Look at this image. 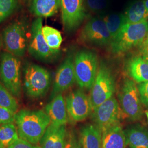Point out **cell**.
Returning a JSON list of instances; mask_svg holds the SVG:
<instances>
[{
	"mask_svg": "<svg viewBox=\"0 0 148 148\" xmlns=\"http://www.w3.org/2000/svg\"><path fill=\"white\" fill-rule=\"evenodd\" d=\"M102 148H126L124 130L118 123L101 132Z\"/></svg>",
	"mask_w": 148,
	"mask_h": 148,
	"instance_id": "obj_17",
	"label": "cell"
},
{
	"mask_svg": "<svg viewBox=\"0 0 148 148\" xmlns=\"http://www.w3.org/2000/svg\"><path fill=\"white\" fill-rule=\"evenodd\" d=\"M0 77L5 88L16 97L21 92V62L10 53L2 56L0 65Z\"/></svg>",
	"mask_w": 148,
	"mask_h": 148,
	"instance_id": "obj_6",
	"label": "cell"
},
{
	"mask_svg": "<svg viewBox=\"0 0 148 148\" xmlns=\"http://www.w3.org/2000/svg\"><path fill=\"white\" fill-rule=\"evenodd\" d=\"M126 71L136 83L148 81V63L142 56H135L130 59L126 64Z\"/></svg>",
	"mask_w": 148,
	"mask_h": 148,
	"instance_id": "obj_18",
	"label": "cell"
},
{
	"mask_svg": "<svg viewBox=\"0 0 148 148\" xmlns=\"http://www.w3.org/2000/svg\"><path fill=\"white\" fill-rule=\"evenodd\" d=\"M0 46H1V42H0Z\"/></svg>",
	"mask_w": 148,
	"mask_h": 148,
	"instance_id": "obj_39",
	"label": "cell"
},
{
	"mask_svg": "<svg viewBox=\"0 0 148 148\" xmlns=\"http://www.w3.org/2000/svg\"><path fill=\"white\" fill-rule=\"evenodd\" d=\"M16 114L9 109L0 106V125L13 123L15 122Z\"/></svg>",
	"mask_w": 148,
	"mask_h": 148,
	"instance_id": "obj_29",
	"label": "cell"
},
{
	"mask_svg": "<svg viewBox=\"0 0 148 148\" xmlns=\"http://www.w3.org/2000/svg\"><path fill=\"white\" fill-rule=\"evenodd\" d=\"M60 0H32L30 10L38 17H50L57 13Z\"/></svg>",
	"mask_w": 148,
	"mask_h": 148,
	"instance_id": "obj_21",
	"label": "cell"
},
{
	"mask_svg": "<svg viewBox=\"0 0 148 148\" xmlns=\"http://www.w3.org/2000/svg\"><path fill=\"white\" fill-rule=\"evenodd\" d=\"M148 34V21L126 23L110 43L111 52L115 54L125 53L133 48L141 46Z\"/></svg>",
	"mask_w": 148,
	"mask_h": 148,
	"instance_id": "obj_2",
	"label": "cell"
},
{
	"mask_svg": "<svg viewBox=\"0 0 148 148\" xmlns=\"http://www.w3.org/2000/svg\"><path fill=\"white\" fill-rule=\"evenodd\" d=\"M143 44L148 46V35L147 36L146 38H145V41H144V42H143Z\"/></svg>",
	"mask_w": 148,
	"mask_h": 148,
	"instance_id": "obj_35",
	"label": "cell"
},
{
	"mask_svg": "<svg viewBox=\"0 0 148 148\" xmlns=\"http://www.w3.org/2000/svg\"><path fill=\"white\" fill-rule=\"evenodd\" d=\"M144 4H145V8L147 9V11L148 12V0H145L144 1Z\"/></svg>",
	"mask_w": 148,
	"mask_h": 148,
	"instance_id": "obj_34",
	"label": "cell"
},
{
	"mask_svg": "<svg viewBox=\"0 0 148 148\" xmlns=\"http://www.w3.org/2000/svg\"><path fill=\"white\" fill-rule=\"evenodd\" d=\"M42 27V18L39 17L33 21L29 51L34 57L46 59L57 54L59 50H54L48 46L43 35Z\"/></svg>",
	"mask_w": 148,
	"mask_h": 148,
	"instance_id": "obj_13",
	"label": "cell"
},
{
	"mask_svg": "<svg viewBox=\"0 0 148 148\" xmlns=\"http://www.w3.org/2000/svg\"><path fill=\"white\" fill-rule=\"evenodd\" d=\"M18 5V0H0V23L11 16Z\"/></svg>",
	"mask_w": 148,
	"mask_h": 148,
	"instance_id": "obj_27",
	"label": "cell"
},
{
	"mask_svg": "<svg viewBox=\"0 0 148 148\" xmlns=\"http://www.w3.org/2000/svg\"><path fill=\"white\" fill-rule=\"evenodd\" d=\"M10 148H41V147L32 144L23 139L19 138Z\"/></svg>",
	"mask_w": 148,
	"mask_h": 148,
	"instance_id": "obj_32",
	"label": "cell"
},
{
	"mask_svg": "<svg viewBox=\"0 0 148 148\" xmlns=\"http://www.w3.org/2000/svg\"><path fill=\"white\" fill-rule=\"evenodd\" d=\"M126 23L136 24L148 21V12L145 8L144 0L133 2L127 7L124 13Z\"/></svg>",
	"mask_w": 148,
	"mask_h": 148,
	"instance_id": "obj_22",
	"label": "cell"
},
{
	"mask_svg": "<svg viewBox=\"0 0 148 148\" xmlns=\"http://www.w3.org/2000/svg\"><path fill=\"white\" fill-rule=\"evenodd\" d=\"M64 148H81L79 139L74 132L67 134Z\"/></svg>",
	"mask_w": 148,
	"mask_h": 148,
	"instance_id": "obj_31",
	"label": "cell"
},
{
	"mask_svg": "<svg viewBox=\"0 0 148 148\" xmlns=\"http://www.w3.org/2000/svg\"><path fill=\"white\" fill-rule=\"evenodd\" d=\"M80 38L85 42L101 47L110 45L112 40L101 18H94L88 21L81 30Z\"/></svg>",
	"mask_w": 148,
	"mask_h": 148,
	"instance_id": "obj_10",
	"label": "cell"
},
{
	"mask_svg": "<svg viewBox=\"0 0 148 148\" xmlns=\"http://www.w3.org/2000/svg\"><path fill=\"white\" fill-rule=\"evenodd\" d=\"M120 108L124 115L132 121L139 120L143 116L142 103L136 83L126 79L122 85L119 95Z\"/></svg>",
	"mask_w": 148,
	"mask_h": 148,
	"instance_id": "obj_5",
	"label": "cell"
},
{
	"mask_svg": "<svg viewBox=\"0 0 148 148\" xmlns=\"http://www.w3.org/2000/svg\"><path fill=\"white\" fill-rule=\"evenodd\" d=\"M76 82L82 89H91L99 68L97 56L92 51H80L74 60Z\"/></svg>",
	"mask_w": 148,
	"mask_h": 148,
	"instance_id": "obj_3",
	"label": "cell"
},
{
	"mask_svg": "<svg viewBox=\"0 0 148 148\" xmlns=\"http://www.w3.org/2000/svg\"><path fill=\"white\" fill-rule=\"evenodd\" d=\"M90 98L92 111L113 97L115 81L110 69L101 62L94 83L91 88Z\"/></svg>",
	"mask_w": 148,
	"mask_h": 148,
	"instance_id": "obj_4",
	"label": "cell"
},
{
	"mask_svg": "<svg viewBox=\"0 0 148 148\" xmlns=\"http://www.w3.org/2000/svg\"><path fill=\"white\" fill-rule=\"evenodd\" d=\"M101 19L106 24L112 39L116 36L122 27L126 23L124 14L120 13L109 14Z\"/></svg>",
	"mask_w": 148,
	"mask_h": 148,
	"instance_id": "obj_23",
	"label": "cell"
},
{
	"mask_svg": "<svg viewBox=\"0 0 148 148\" xmlns=\"http://www.w3.org/2000/svg\"><path fill=\"white\" fill-rule=\"evenodd\" d=\"M42 34L48 46L54 50H59L63 41L61 33L52 27H42Z\"/></svg>",
	"mask_w": 148,
	"mask_h": 148,
	"instance_id": "obj_25",
	"label": "cell"
},
{
	"mask_svg": "<svg viewBox=\"0 0 148 148\" xmlns=\"http://www.w3.org/2000/svg\"><path fill=\"white\" fill-rule=\"evenodd\" d=\"M143 58L148 63V56H142Z\"/></svg>",
	"mask_w": 148,
	"mask_h": 148,
	"instance_id": "obj_36",
	"label": "cell"
},
{
	"mask_svg": "<svg viewBox=\"0 0 148 148\" xmlns=\"http://www.w3.org/2000/svg\"><path fill=\"white\" fill-rule=\"evenodd\" d=\"M92 119L102 132L120 123V109L116 99L112 97L93 110Z\"/></svg>",
	"mask_w": 148,
	"mask_h": 148,
	"instance_id": "obj_8",
	"label": "cell"
},
{
	"mask_svg": "<svg viewBox=\"0 0 148 148\" xmlns=\"http://www.w3.org/2000/svg\"><path fill=\"white\" fill-rule=\"evenodd\" d=\"M51 75L42 67L32 64L27 66L24 75V87L27 95L38 98L44 95L51 84Z\"/></svg>",
	"mask_w": 148,
	"mask_h": 148,
	"instance_id": "obj_7",
	"label": "cell"
},
{
	"mask_svg": "<svg viewBox=\"0 0 148 148\" xmlns=\"http://www.w3.org/2000/svg\"><path fill=\"white\" fill-rule=\"evenodd\" d=\"M15 122L19 138L34 145L41 141L51 124L47 114L40 110H21L16 113Z\"/></svg>",
	"mask_w": 148,
	"mask_h": 148,
	"instance_id": "obj_1",
	"label": "cell"
},
{
	"mask_svg": "<svg viewBox=\"0 0 148 148\" xmlns=\"http://www.w3.org/2000/svg\"><path fill=\"white\" fill-rule=\"evenodd\" d=\"M66 129L65 125L56 126L51 123L40 141L41 148H64Z\"/></svg>",
	"mask_w": 148,
	"mask_h": 148,
	"instance_id": "obj_16",
	"label": "cell"
},
{
	"mask_svg": "<svg viewBox=\"0 0 148 148\" xmlns=\"http://www.w3.org/2000/svg\"><path fill=\"white\" fill-rule=\"evenodd\" d=\"M0 106L5 108L16 114L19 105L16 98L5 86L0 82Z\"/></svg>",
	"mask_w": 148,
	"mask_h": 148,
	"instance_id": "obj_26",
	"label": "cell"
},
{
	"mask_svg": "<svg viewBox=\"0 0 148 148\" xmlns=\"http://www.w3.org/2000/svg\"><path fill=\"white\" fill-rule=\"evenodd\" d=\"M3 42L6 50L14 56H23L26 50L27 39L25 28L21 23L16 22L5 29Z\"/></svg>",
	"mask_w": 148,
	"mask_h": 148,
	"instance_id": "obj_12",
	"label": "cell"
},
{
	"mask_svg": "<svg viewBox=\"0 0 148 148\" xmlns=\"http://www.w3.org/2000/svg\"><path fill=\"white\" fill-rule=\"evenodd\" d=\"M137 86L141 102L148 108V81L138 84Z\"/></svg>",
	"mask_w": 148,
	"mask_h": 148,
	"instance_id": "obj_30",
	"label": "cell"
},
{
	"mask_svg": "<svg viewBox=\"0 0 148 148\" xmlns=\"http://www.w3.org/2000/svg\"><path fill=\"white\" fill-rule=\"evenodd\" d=\"M0 148H2V147L1 146V144H0Z\"/></svg>",
	"mask_w": 148,
	"mask_h": 148,
	"instance_id": "obj_38",
	"label": "cell"
},
{
	"mask_svg": "<svg viewBox=\"0 0 148 148\" xmlns=\"http://www.w3.org/2000/svg\"><path fill=\"white\" fill-rule=\"evenodd\" d=\"M45 112L51 120V123L56 126L65 125L68 122L66 103L62 93L55 96L45 107Z\"/></svg>",
	"mask_w": 148,
	"mask_h": 148,
	"instance_id": "obj_15",
	"label": "cell"
},
{
	"mask_svg": "<svg viewBox=\"0 0 148 148\" xmlns=\"http://www.w3.org/2000/svg\"><path fill=\"white\" fill-rule=\"evenodd\" d=\"M85 5L92 12H101L105 10L108 5V0H84Z\"/></svg>",
	"mask_w": 148,
	"mask_h": 148,
	"instance_id": "obj_28",
	"label": "cell"
},
{
	"mask_svg": "<svg viewBox=\"0 0 148 148\" xmlns=\"http://www.w3.org/2000/svg\"><path fill=\"white\" fill-rule=\"evenodd\" d=\"M76 82L74 60L71 56L65 59L57 70L51 97L53 98L69 89Z\"/></svg>",
	"mask_w": 148,
	"mask_h": 148,
	"instance_id": "obj_14",
	"label": "cell"
},
{
	"mask_svg": "<svg viewBox=\"0 0 148 148\" xmlns=\"http://www.w3.org/2000/svg\"><path fill=\"white\" fill-rule=\"evenodd\" d=\"M145 114H146V115H147V119H148V110L145 112Z\"/></svg>",
	"mask_w": 148,
	"mask_h": 148,
	"instance_id": "obj_37",
	"label": "cell"
},
{
	"mask_svg": "<svg viewBox=\"0 0 148 148\" xmlns=\"http://www.w3.org/2000/svg\"><path fill=\"white\" fill-rule=\"evenodd\" d=\"M140 48V53L143 54V56H148V46L142 44Z\"/></svg>",
	"mask_w": 148,
	"mask_h": 148,
	"instance_id": "obj_33",
	"label": "cell"
},
{
	"mask_svg": "<svg viewBox=\"0 0 148 148\" xmlns=\"http://www.w3.org/2000/svg\"><path fill=\"white\" fill-rule=\"evenodd\" d=\"M126 145L130 148H148V131L140 126H131L124 130Z\"/></svg>",
	"mask_w": 148,
	"mask_h": 148,
	"instance_id": "obj_20",
	"label": "cell"
},
{
	"mask_svg": "<svg viewBox=\"0 0 148 148\" xmlns=\"http://www.w3.org/2000/svg\"><path fill=\"white\" fill-rule=\"evenodd\" d=\"M19 138L18 130L13 123H7L0 126V144L3 148H10Z\"/></svg>",
	"mask_w": 148,
	"mask_h": 148,
	"instance_id": "obj_24",
	"label": "cell"
},
{
	"mask_svg": "<svg viewBox=\"0 0 148 148\" xmlns=\"http://www.w3.org/2000/svg\"><path fill=\"white\" fill-rule=\"evenodd\" d=\"M69 118L74 122L84 121L92 112L90 97L81 90H74L66 97Z\"/></svg>",
	"mask_w": 148,
	"mask_h": 148,
	"instance_id": "obj_9",
	"label": "cell"
},
{
	"mask_svg": "<svg viewBox=\"0 0 148 148\" xmlns=\"http://www.w3.org/2000/svg\"><path fill=\"white\" fill-rule=\"evenodd\" d=\"M62 18L66 31L76 29L86 16L84 0H60Z\"/></svg>",
	"mask_w": 148,
	"mask_h": 148,
	"instance_id": "obj_11",
	"label": "cell"
},
{
	"mask_svg": "<svg viewBox=\"0 0 148 148\" xmlns=\"http://www.w3.org/2000/svg\"><path fill=\"white\" fill-rule=\"evenodd\" d=\"M101 132L95 125L82 127L79 138L81 148H102Z\"/></svg>",
	"mask_w": 148,
	"mask_h": 148,
	"instance_id": "obj_19",
	"label": "cell"
}]
</instances>
